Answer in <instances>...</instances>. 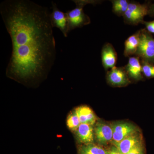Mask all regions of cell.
<instances>
[{"mask_svg": "<svg viewBox=\"0 0 154 154\" xmlns=\"http://www.w3.org/2000/svg\"><path fill=\"white\" fill-rule=\"evenodd\" d=\"M0 14L12 41L8 76L26 83L43 78L57 54L48 8L30 0H6Z\"/></svg>", "mask_w": 154, "mask_h": 154, "instance_id": "1", "label": "cell"}, {"mask_svg": "<svg viewBox=\"0 0 154 154\" xmlns=\"http://www.w3.org/2000/svg\"><path fill=\"white\" fill-rule=\"evenodd\" d=\"M95 135L96 140L101 145L112 142L113 137L112 126L103 122H99L95 126Z\"/></svg>", "mask_w": 154, "mask_h": 154, "instance_id": "9", "label": "cell"}, {"mask_svg": "<svg viewBox=\"0 0 154 154\" xmlns=\"http://www.w3.org/2000/svg\"><path fill=\"white\" fill-rule=\"evenodd\" d=\"M79 116L81 124L94 125L97 118L93 110L87 106H81L77 107L75 110Z\"/></svg>", "mask_w": 154, "mask_h": 154, "instance_id": "12", "label": "cell"}, {"mask_svg": "<svg viewBox=\"0 0 154 154\" xmlns=\"http://www.w3.org/2000/svg\"><path fill=\"white\" fill-rule=\"evenodd\" d=\"M106 79L108 84L113 87H125L131 83L124 67L115 66L107 71Z\"/></svg>", "mask_w": 154, "mask_h": 154, "instance_id": "7", "label": "cell"}, {"mask_svg": "<svg viewBox=\"0 0 154 154\" xmlns=\"http://www.w3.org/2000/svg\"><path fill=\"white\" fill-rule=\"evenodd\" d=\"M105 152L106 154H122L114 145L107 150H105Z\"/></svg>", "mask_w": 154, "mask_h": 154, "instance_id": "21", "label": "cell"}, {"mask_svg": "<svg viewBox=\"0 0 154 154\" xmlns=\"http://www.w3.org/2000/svg\"><path fill=\"white\" fill-rule=\"evenodd\" d=\"M142 24L145 26L146 29L150 33L154 34V20L149 22L144 21Z\"/></svg>", "mask_w": 154, "mask_h": 154, "instance_id": "20", "label": "cell"}, {"mask_svg": "<svg viewBox=\"0 0 154 154\" xmlns=\"http://www.w3.org/2000/svg\"><path fill=\"white\" fill-rule=\"evenodd\" d=\"M150 2L140 4L135 2H130L128 8L123 16L124 22L128 25H137L144 22V18L148 15Z\"/></svg>", "mask_w": 154, "mask_h": 154, "instance_id": "3", "label": "cell"}, {"mask_svg": "<svg viewBox=\"0 0 154 154\" xmlns=\"http://www.w3.org/2000/svg\"><path fill=\"white\" fill-rule=\"evenodd\" d=\"M127 154H145V148L143 144L138 146Z\"/></svg>", "mask_w": 154, "mask_h": 154, "instance_id": "19", "label": "cell"}, {"mask_svg": "<svg viewBox=\"0 0 154 154\" xmlns=\"http://www.w3.org/2000/svg\"><path fill=\"white\" fill-rule=\"evenodd\" d=\"M76 131L77 137L80 142L84 144L94 143V130L92 125L81 124Z\"/></svg>", "mask_w": 154, "mask_h": 154, "instance_id": "14", "label": "cell"}, {"mask_svg": "<svg viewBox=\"0 0 154 154\" xmlns=\"http://www.w3.org/2000/svg\"><path fill=\"white\" fill-rule=\"evenodd\" d=\"M124 68L129 79L130 78L135 81L143 80L141 60L137 56L130 57L128 63Z\"/></svg>", "mask_w": 154, "mask_h": 154, "instance_id": "11", "label": "cell"}, {"mask_svg": "<svg viewBox=\"0 0 154 154\" xmlns=\"http://www.w3.org/2000/svg\"><path fill=\"white\" fill-rule=\"evenodd\" d=\"M102 64L106 71L116 66L117 60V54L113 45L105 43L101 52Z\"/></svg>", "mask_w": 154, "mask_h": 154, "instance_id": "10", "label": "cell"}, {"mask_svg": "<svg viewBox=\"0 0 154 154\" xmlns=\"http://www.w3.org/2000/svg\"><path fill=\"white\" fill-rule=\"evenodd\" d=\"M52 12L50 14V19L53 28H58L67 37L69 33L68 22L66 14L58 8L56 3L52 2Z\"/></svg>", "mask_w": 154, "mask_h": 154, "instance_id": "6", "label": "cell"}, {"mask_svg": "<svg viewBox=\"0 0 154 154\" xmlns=\"http://www.w3.org/2000/svg\"><path fill=\"white\" fill-rule=\"evenodd\" d=\"M140 42V30L130 36L125 42L124 55L129 57L135 55Z\"/></svg>", "mask_w": 154, "mask_h": 154, "instance_id": "13", "label": "cell"}, {"mask_svg": "<svg viewBox=\"0 0 154 154\" xmlns=\"http://www.w3.org/2000/svg\"><path fill=\"white\" fill-rule=\"evenodd\" d=\"M79 154H106L105 150L100 146L94 143L84 144L80 146Z\"/></svg>", "mask_w": 154, "mask_h": 154, "instance_id": "16", "label": "cell"}, {"mask_svg": "<svg viewBox=\"0 0 154 154\" xmlns=\"http://www.w3.org/2000/svg\"><path fill=\"white\" fill-rule=\"evenodd\" d=\"M151 17H154V3H151L149 7L148 15Z\"/></svg>", "mask_w": 154, "mask_h": 154, "instance_id": "22", "label": "cell"}, {"mask_svg": "<svg viewBox=\"0 0 154 154\" xmlns=\"http://www.w3.org/2000/svg\"><path fill=\"white\" fill-rule=\"evenodd\" d=\"M113 137L112 143H119L125 138L139 131L136 126L126 122H116L111 125Z\"/></svg>", "mask_w": 154, "mask_h": 154, "instance_id": "5", "label": "cell"}, {"mask_svg": "<svg viewBox=\"0 0 154 154\" xmlns=\"http://www.w3.org/2000/svg\"><path fill=\"white\" fill-rule=\"evenodd\" d=\"M112 11L119 17L124 16L128 8L130 3L127 0H112Z\"/></svg>", "mask_w": 154, "mask_h": 154, "instance_id": "15", "label": "cell"}, {"mask_svg": "<svg viewBox=\"0 0 154 154\" xmlns=\"http://www.w3.org/2000/svg\"><path fill=\"white\" fill-rule=\"evenodd\" d=\"M140 132H137L128 137L119 143H112L122 154H127L138 146L143 143Z\"/></svg>", "mask_w": 154, "mask_h": 154, "instance_id": "8", "label": "cell"}, {"mask_svg": "<svg viewBox=\"0 0 154 154\" xmlns=\"http://www.w3.org/2000/svg\"><path fill=\"white\" fill-rule=\"evenodd\" d=\"M73 2L75 4V8L66 13L68 22L69 32L76 28L89 25L91 23V19L84 12V7L88 4L95 5L99 2V1L91 0H75Z\"/></svg>", "mask_w": 154, "mask_h": 154, "instance_id": "2", "label": "cell"}, {"mask_svg": "<svg viewBox=\"0 0 154 154\" xmlns=\"http://www.w3.org/2000/svg\"><path fill=\"white\" fill-rule=\"evenodd\" d=\"M135 55L140 60L154 63V38L146 29L140 30V42Z\"/></svg>", "mask_w": 154, "mask_h": 154, "instance_id": "4", "label": "cell"}, {"mask_svg": "<svg viewBox=\"0 0 154 154\" xmlns=\"http://www.w3.org/2000/svg\"><path fill=\"white\" fill-rule=\"evenodd\" d=\"M143 74L147 79L154 78V63L140 60Z\"/></svg>", "mask_w": 154, "mask_h": 154, "instance_id": "18", "label": "cell"}, {"mask_svg": "<svg viewBox=\"0 0 154 154\" xmlns=\"http://www.w3.org/2000/svg\"><path fill=\"white\" fill-rule=\"evenodd\" d=\"M79 116L75 111L72 112L68 116L67 119V126L71 130L76 131L81 124Z\"/></svg>", "mask_w": 154, "mask_h": 154, "instance_id": "17", "label": "cell"}]
</instances>
